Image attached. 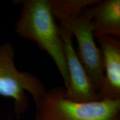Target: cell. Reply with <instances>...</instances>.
<instances>
[{"instance_id": "obj_1", "label": "cell", "mask_w": 120, "mask_h": 120, "mask_svg": "<svg viewBox=\"0 0 120 120\" xmlns=\"http://www.w3.org/2000/svg\"><path fill=\"white\" fill-rule=\"evenodd\" d=\"M55 19L77 40V55L90 79L99 91L104 79L102 54L97 47L91 22L82 14L83 9L97 0H49Z\"/></svg>"}, {"instance_id": "obj_2", "label": "cell", "mask_w": 120, "mask_h": 120, "mask_svg": "<svg viewBox=\"0 0 120 120\" xmlns=\"http://www.w3.org/2000/svg\"><path fill=\"white\" fill-rule=\"evenodd\" d=\"M21 16L16 23V32L22 38L34 41L52 58L64 80L66 91L70 81L58 26L52 15L49 0L21 1Z\"/></svg>"}, {"instance_id": "obj_3", "label": "cell", "mask_w": 120, "mask_h": 120, "mask_svg": "<svg viewBox=\"0 0 120 120\" xmlns=\"http://www.w3.org/2000/svg\"><path fill=\"white\" fill-rule=\"evenodd\" d=\"M65 88L46 91L36 105V120H119L120 99L79 102L66 98Z\"/></svg>"}, {"instance_id": "obj_4", "label": "cell", "mask_w": 120, "mask_h": 120, "mask_svg": "<svg viewBox=\"0 0 120 120\" xmlns=\"http://www.w3.org/2000/svg\"><path fill=\"white\" fill-rule=\"evenodd\" d=\"M15 51L10 43L0 46V95L12 98L15 112L23 113L28 106L25 92L31 94L36 103L46 92L38 78L26 72H20L15 64Z\"/></svg>"}, {"instance_id": "obj_5", "label": "cell", "mask_w": 120, "mask_h": 120, "mask_svg": "<svg viewBox=\"0 0 120 120\" xmlns=\"http://www.w3.org/2000/svg\"><path fill=\"white\" fill-rule=\"evenodd\" d=\"M70 81L64 96L71 101L88 102L98 101V91L90 79L73 47V35L61 25L58 26Z\"/></svg>"}, {"instance_id": "obj_6", "label": "cell", "mask_w": 120, "mask_h": 120, "mask_svg": "<svg viewBox=\"0 0 120 120\" xmlns=\"http://www.w3.org/2000/svg\"><path fill=\"white\" fill-rule=\"evenodd\" d=\"M94 38L101 47L105 74L98 100L120 99V38L106 35L94 36Z\"/></svg>"}, {"instance_id": "obj_7", "label": "cell", "mask_w": 120, "mask_h": 120, "mask_svg": "<svg viewBox=\"0 0 120 120\" xmlns=\"http://www.w3.org/2000/svg\"><path fill=\"white\" fill-rule=\"evenodd\" d=\"M82 14L91 22L94 36L120 37V1L105 0L83 9Z\"/></svg>"}, {"instance_id": "obj_8", "label": "cell", "mask_w": 120, "mask_h": 120, "mask_svg": "<svg viewBox=\"0 0 120 120\" xmlns=\"http://www.w3.org/2000/svg\"></svg>"}]
</instances>
